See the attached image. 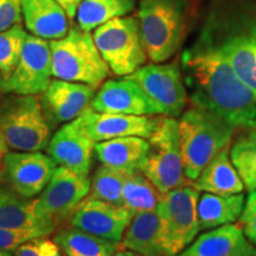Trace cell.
I'll list each match as a JSON object with an SVG mask.
<instances>
[{
  "label": "cell",
  "instance_id": "1",
  "mask_svg": "<svg viewBox=\"0 0 256 256\" xmlns=\"http://www.w3.org/2000/svg\"><path fill=\"white\" fill-rule=\"evenodd\" d=\"M182 68L192 106L218 115L238 128L248 127L256 120V92L238 78L203 32L182 55Z\"/></svg>",
  "mask_w": 256,
  "mask_h": 256
},
{
  "label": "cell",
  "instance_id": "2",
  "mask_svg": "<svg viewBox=\"0 0 256 256\" xmlns=\"http://www.w3.org/2000/svg\"><path fill=\"white\" fill-rule=\"evenodd\" d=\"M178 122L184 176L194 183L208 162L232 144L238 127L194 106L183 112Z\"/></svg>",
  "mask_w": 256,
  "mask_h": 256
},
{
  "label": "cell",
  "instance_id": "3",
  "mask_svg": "<svg viewBox=\"0 0 256 256\" xmlns=\"http://www.w3.org/2000/svg\"><path fill=\"white\" fill-rule=\"evenodd\" d=\"M188 16L190 0H140V34L153 63L166 62L177 54L186 34Z\"/></svg>",
  "mask_w": 256,
  "mask_h": 256
},
{
  "label": "cell",
  "instance_id": "4",
  "mask_svg": "<svg viewBox=\"0 0 256 256\" xmlns=\"http://www.w3.org/2000/svg\"><path fill=\"white\" fill-rule=\"evenodd\" d=\"M51 70L55 78L101 87L110 75V69L102 58L90 32L78 24L69 28L60 40H50Z\"/></svg>",
  "mask_w": 256,
  "mask_h": 256
},
{
  "label": "cell",
  "instance_id": "5",
  "mask_svg": "<svg viewBox=\"0 0 256 256\" xmlns=\"http://www.w3.org/2000/svg\"><path fill=\"white\" fill-rule=\"evenodd\" d=\"M0 134L8 148L22 152L46 150L51 128L36 95L8 96L0 102Z\"/></svg>",
  "mask_w": 256,
  "mask_h": 256
},
{
  "label": "cell",
  "instance_id": "6",
  "mask_svg": "<svg viewBox=\"0 0 256 256\" xmlns=\"http://www.w3.org/2000/svg\"><path fill=\"white\" fill-rule=\"evenodd\" d=\"M147 140L148 153L140 171L160 194L191 184L184 176L178 120L165 115L159 116L154 130Z\"/></svg>",
  "mask_w": 256,
  "mask_h": 256
},
{
  "label": "cell",
  "instance_id": "7",
  "mask_svg": "<svg viewBox=\"0 0 256 256\" xmlns=\"http://www.w3.org/2000/svg\"><path fill=\"white\" fill-rule=\"evenodd\" d=\"M98 52L116 76H128L142 68L147 60L136 17L114 18L96 28L92 34Z\"/></svg>",
  "mask_w": 256,
  "mask_h": 256
},
{
  "label": "cell",
  "instance_id": "8",
  "mask_svg": "<svg viewBox=\"0 0 256 256\" xmlns=\"http://www.w3.org/2000/svg\"><path fill=\"white\" fill-rule=\"evenodd\" d=\"M198 198L200 191L192 183L162 194L156 212L162 223L165 256L177 255L200 232L197 218Z\"/></svg>",
  "mask_w": 256,
  "mask_h": 256
},
{
  "label": "cell",
  "instance_id": "9",
  "mask_svg": "<svg viewBox=\"0 0 256 256\" xmlns=\"http://www.w3.org/2000/svg\"><path fill=\"white\" fill-rule=\"evenodd\" d=\"M156 107L160 115L179 116L188 102V89L180 69L176 63H153L130 74Z\"/></svg>",
  "mask_w": 256,
  "mask_h": 256
},
{
  "label": "cell",
  "instance_id": "10",
  "mask_svg": "<svg viewBox=\"0 0 256 256\" xmlns=\"http://www.w3.org/2000/svg\"><path fill=\"white\" fill-rule=\"evenodd\" d=\"M51 76L50 42L28 34L17 66L6 81H2V92L40 95L49 87Z\"/></svg>",
  "mask_w": 256,
  "mask_h": 256
},
{
  "label": "cell",
  "instance_id": "11",
  "mask_svg": "<svg viewBox=\"0 0 256 256\" xmlns=\"http://www.w3.org/2000/svg\"><path fill=\"white\" fill-rule=\"evenodd\" d=\"M92 179L60 166L50 182L37 198V206L57 226L74 214L81 202L89 194Z\"/></svg>",
  "mask_w": 256,
  "mask_h": 256
},
{
  "label": "cell",
  "instance_id": "12",
  "mask_svg": "<svg viewBox=\"0 0 256 256\" xmlns=\"http://www.w3.org/2000/svg\"><path fill=\"white\" fill-rule=\"evenodd\" d=\"M159 116L127 115L95 112L90 107L72 121V126L95 144L120 136H142L148 139Z\"/></svg>",
  "mask_w": 256,
  "mask_h": 256
},
{
  "label": "cell",
  "instance_id": "13",
  "mask_svg": "<svg viewBox=\"0 0 256 256\" xmlns=\"http://www.w3.org/2000/svg\"><path fill=\"white\" fill-rule=\"evenodd\" d=\"M2 165L10 188L25 198L40 194L57 168L55 160L40 151L8 152Z\"/></svg>",
  "mask_w": 256,
  "mask_h": 256
},
{
  "label": "cell",
  "instance_id": "14",
  "mask_svg": "<svg viewBox=\"0 0 256 256\" xmlns=\"http://www.w3.org/2000/svg\"><path fill=\"white\" fill-rule=\"evenodd\" d=\"M133 216L127 208L87 196L70 216V226L120 243Z\"/></svg>",
  "mask_w": 256,
  "mask_h": 256
},
{
  "label": "cell",
  "instance_id": "15",
  "mask_svg": "<svg viewBox=\"0 0 256 256\" xmlns=\"http://www.w3.org/2000/svg\"><path fill=\"white\" fill-rule=\"evenodd\" d=\"M40 95L44 116L50 128H54L60 124L72 122L90 107L95 88L84 83L55 78Z\"/></svg>",
  "mask_w": 256,
  "mask_h": 256
},
{
  "label": "cell",
  "instance_id": "16",
  "mask_svg": "<svg viewBox=\"0 0 256 256\" xmlns=\"http://www.w3.org/2000/svg\"><path fill=\"white\" fill-rule=\"evenodd\" d=\"M90 108L100 113L127 115H160L158 108L150 100L138 83L130 76L108 80L94 95Z\"/></svg>",
  "mask_w": 256,
  "mask_h": 256
},
{
  "label": "cell",
  "instance_id": "17",
  "mask_svg": "<svg viewBox=\"0 0 256 256\" xmlns=\"http://www.w3.org/2000/svg\"><path fill=\"white\" fill-rule=\"evenodd\" d=\"M174 256H256V247L238 224L230 223L203 232Z\"/></svg>",
  "mask_w": 256,
  "mask_h": 256
},
{
  "label": "cell",
  "instance_id": "18",
  "mask_svg": "<svg viewBox=\"0 0 256 256\" xmlns=\"http://www.w3.org/2000/svg\"><path fill=\"white\" fill-rule=\"evenodd\" d=\"M0 228L37 230L49 236L57 224L42 212L37 200H28L11 188L0 186Z\"/></svg>",
  "mask_w": 256,
  "mask_h": 256
},
{
  "label": "cell",
  "instance_id": "19",
  "mask_svg": "<svg viewBox=\"0 0 256 256\" xmlns=\"http://www.w3.org/2000/svg\"><path fill=\"white\" fill-rule=\"evenodd\" d=\"M95 142L84 136L72 126L64 124L51 138L48 145V153L56 164L78 172L89 174L92 164V152Z\"/></svg>",
  "mask_w": 256,
  "mask_h": 256
},
{
  "label": "cell",
  "instance_id": "20",
  "mask_svg": "<svg viewBox=\"0 0 256 256\" xmlns=\"http://www.w3.org/2000/svg\"><path fill=\"white\" fill-rule=\"evenodd\" d=\"M25 28L42 40H56L69 31L68 16L56 0H22Z\"/></svg>",
  "mask_w": 256,
  "mask_h": 256
},
{
  "label": "cell",
  "instance_id": "21",
  "mask_svg": "<svg viewBox=\"0 0 256 256\" xmlns=\"http://www.w3.org/2000/svg\"><path fill=\"white\" fill-rule=\"evenodd\" d=\"M148 148V140L130 136L96 142L94 151L102 165L122 172H136L140 171Z\"/></svg>",
  "mask_w": 256,
  "mask_h": 256
},
{
  "label": "cell",
  "instance_id": "22",
  "mask_svg": "<svg viewBox=\"0 0 256 256\" xmlns=\"http://www.w3.org/2000/svg\"><path fill=\"white\" fill-rule=\"evenodd\" d=\"M229 146L220 150L192 183L200 192L236 194H242L246 190L241 177L230 160Z\"/></svg>",
  "mask_w": 256,
  "mask_h": 256
},
{
  "label": "cell",
  "instance_id": "23",
  "mask_svg": "<svg viewBox=\"0 0 256 256\" xmlns=\"http://www.w3.org/2000/svg\"><path fill=\"white\" fill-rule=\"evenodd\" d=\"M120 247L142 256H165L162 249V223L156 210L139 212L127 226Z\"/></svg>",
  "mask_w": 256,
  "mask_h": 256
},
{
  "label": "cell",
  "instance_id": "24",
  "mask_svg": "<svg viewBox=\"0 0 256 256\" xmlns=\"http://www.w3.org/2000/svg\"><path fill=\"white\" fill-rule=\"evenodd\" d=\"M246 196L216 194L203 192L197 202V218L200 230H210L236 222L244 206Z\"/></svg>",
  "mask_w": 256,
  "mask_h": 256
},
{
  "label": "cell",
  "instance_id": "25",
  "mask_svg": "<svg viewBox=\"0 0 256 256\" xmlns=\"http://www.w3.org/2000/svg\"><path fill=\"white\" fill-rule=\"evenodd\" d=\"M66 256H113L120 243L98 238L75 228H63L54 238Z\"/></svg>",
  "mask_w": 256,
  "mask_h": 256
},
{
  "label": "cell",
  "instance_id": "26",
  "mask_svg": "<svg viewBox=\"0 0 256 256\" xmlns=\"http://www.w3.org/2000/svg\"><path fill=\"white\" fill-rule=\"evenodd\" d=\"M136 8V0H82L76 14L78 25L90 32L114 18L124 17Z\"/></svg>",
  "mask_w": 256,
  "mask_h": 256
},
{
  "label": "cell",
  "instance_id": "27",
  "mask_svg": "<svg viewBox=\"0 0 256 256\" xmlns=\"http://www.w3.org/2000/svg\"><path fill=\"white\" fill-rule=\"evenodd\" d=\"M229 146V156L248 192L256 190V127H244Z\"/></svg>",
  "mask_w": 256,
  "mask_h": 256
},
{
  "label": "cell",
  "instance_id": "28",
  "mask_svg": "<svg viewBox=\"0 0 256 256\" xmlns=\"http://www.w3.org/2000/svg\"><path fill=\"white\" fill-rule=\"evenodd\" d=\"M162 194L142 171L124 172L122 202L133 215L156 210Z\"/></svg>",
  "mask_w": 256,
  "mask_h": 256
},
{
  "label": "cell",
  "instance_id": "29",
  "mask_svg": "<svg viewBox=\"0 0 256 256\" xmlns=\"http://www.w3.org/2000/svg\"><path fill=\"white\" fill-rule=\"evenodd\" d=\"M124 172L101 165L92 176L88 197L124 206Z\"/></svg>",
  "mask_w": 256,
  "mask_h": 256
},
{
  "label": "cell",
  "instance_id": "30",
  "mask_svg": "<svg viewBox=\"0 0 256 256\" xmlns=\"http://www.w3.org/2000/svg\"><path fill=\"white\" fill-rule=\"evenodd\" d=\"M28 32L20 23L0 32V78L6 81L20 60Z\"/></svg>",
  "mask_w": 256,
  "mask_h": 256
},
{
  "label": "cell",
  "instance_id": "31",
  "mask_svg": "<svg viewBox=\"0 0 256 256\" xmlns=\"http://www.w3.org/2000/svg\"><path fill=\"white\" fill-rule=\"evenodd\" d=\"M14 256H66L55 241L46 238H32L14 252Z\"/></svg>",
  "mask_w": 256,
  "mask_h": 256
},
{
  "label": "cell",
  "instance_id": "32",
  "mask_svg": "<svg viewBox=\"0 0 256 256\" xmlns=\"http://www.w3.org/2000/svg\"><path fill=\"white\" fill-rule=\"evenodd\" d=\"M46 234L37 230H16L0 228V249L6 252H14L19 246L32 238H43Z\"/></svg>",
  "mask_w": 256,
  "mask_h": 256
},
{
  "label": "cell",
  "instance_id": "33",
  "mask_svg": "<svg viewBox=\"0 0 256 256\" xmlns=\"http://www.w3.org/2000/svg\"><path fill=\"white\" fill-rule=\"evenodd\" d=\"M238 226L242 228L246 238L256 247V190L249 192L238 218Z\"/></svg>",
  "mask_w": 256,
  "mask_h": 256
},
{
  "label": "cell",
  "instance_id": "34",
  "mask_svg": "<svg viewBox=\"0 0 256 256\" xmlns=\"http://www.w3.org/2000/svg\"><path fill=\"white\" fill-rule=\"evenodd\" d=\"M22 0H0V32L22 20Z\"/></svg>",
  "mask_w": 256,
  "mask_h": 256
},
{
  "label": "cell",
  "instance_id": "35",
  "mask_svg": "<svg viewBox=\"0 0 256 256\" xmlns=\"http://www.w3.org/2000/svg\"><path fill=\"white\" fill-rule=\"evenodd\" d=\"M58 4L62 6L64 11H66V16L69 19H74L78 14V8L82 0H56Z\"/></svg>",
  "mask_w": 256,
  "mask_h": 256
},
{
  "label": "cell",
  "instance_id": "36",
  "mask_svg": "<svg viewBox=\"0 0 256 256\" xmlns=\"http://www.w3.org/2000/svg\"><path fill=\"white\" fill-rule=\"evenodd\" d=\"M113 256H142V255L138 254V252H136L130 250V249L120 247L119 246V248H118V250L114 252Z\"/></svg>",
  "mask_w": 256,
  "mask_h": 256
},
{
  "label": "cell",
  "instance_id": "37",
  "mask_svg": "<svg viewBox=\"0 0 256 256\" xmlns=\"http://www.w3.org/2000/svg\"><path fill=\"white\" fill-rule=\"evenodd\" d=\"M8 146L6 145L4 138H2V134H0V165L2 164V160H4V156L8 151Z\"/></svg>",
  "mask_w": 256,
  "mask_h": 256
},
{
  "label": "cell",
  "instance_id": "38",
  "mask_svg": "<svg viewBox=\"0 0 256 256\" xmlns=\"http://www.w3.org/2000/svg\"><path fill=\"white\" fill-rule=\"evenodd\" d=\"M252 23H254V26L256 28V10H255V12H254V16H252ZM254 78H255V84H256V70H255V72H254ZM255 90H256V87H255Z\"/></svg>",
  "mask_w": 256,
  "mask_h": 256
},
{
  "label": "cell",
  "instance_id": "39",
  "mask_svg": "<svg viewBox=\"0 0 256 256\" xmlns=\"http://www.w3.org/2000/svg\"><path fill=\"white\" fill-rule=\"evenodd\" d=\"M0 256H12V255L10 254L8 252H6V250H2V249H0Z\"/></svg>",
  "mask_w": 256,
  "mask_h": 256
},
{
  "label": "cell",
  "instance_id": "40",
  "mask_svg": "<svg viewBox=\"0 0 256 256\" xmlns=\"http://www.w3.org/2000/svg\"><path fill=\"white\" fill-rule=\"evenodd\" d=\"M249 126H252V127H256V120L255 121H252V122L250 124H249ZM248 126V127H249Z\"/></svg>",
  "mask_w": 256,
  "mask_h": 256
},
{
  "label": "cell",
  "instance_id": "41",
  "mask_svg": "<svg viewBox=\"0 0 256 256\" xmlns=\"http://www.w3.org/2000/svg\"><path fill=\"white\" fill-rule=\"evenodd\" d=\"M2 78H0V94H2Z\"/></svg>",
  "mask_w": 256,
  "mask_h": 256
}]
</instances>
